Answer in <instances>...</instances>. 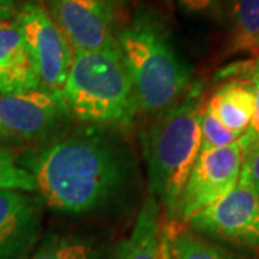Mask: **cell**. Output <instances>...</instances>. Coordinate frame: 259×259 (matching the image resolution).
Returning a JSON list of instances; mask_svg holds the SVG:
<instances>
[{
	"label": "cell",
	"instance_id": "1",
	"mask_svg": "<svg viewBox=\"0 0 259 259\" xmlns=\"http://www.w3.org/2000/svg\"><path fill=\"white\" fill-rule=\"evenodd\" d=\"M52 210L82 214L114 202L134 171L131 150L115 131L88 125L49 141L23 163Z\"/></svg>",
	"mask_w": 259,
	"mask_h": 259
},
{
	"label": "cell",
	"instance_id": "2",
	"mask_svg": "<svg viewBox=\"0 0 259 259\" xmlns=\"http://www.w3.org/2000/svg\"><path fill=\"white\" fill-rule=\"evenodd\" d=\"M139 111H164L192 87V69L175 47L166 25L153 12L137 10L117 32Z\"/></svg>",
	"mask_w": 259,
	"mask_h": 259
},
{
	"label": "cell",
	"instance_id": "3",
	"mask_svg": "<svg viewBox=\"0 0 259 259\" xmlns=\"http://www.w3.org/2000/svg\"><path fill=\"white\" fill-rule=\"evenodd\" d=\"M202 85L194 83L180 101L158 112L141 134L148 193L166 209L168 221L176 216L182 190L202 148Z\"/></svg>",
	"mask_w": 259,
	"mask_h": 259
},
{
	"label": "cell",
	"instance_id": "4",
	"mask_svg": "<svg viewBox=\"0 0 259 259\" xmlns=\"http://www.w3.org/2000/svg\"><path fill=\"white\" fill-rule=\"evenodd\" d=\"M62 98L69 115L90 125H128L139 112L118 45L104 51H74Z\"/></svg>",
	"mask_w": 259,
	"mask_h": 259
},
{
	"label": "cell",
	"instance_id": "5",
	"mask_svg": "<svg viewBox=\"0 0 259 259\" xmlns=\"http://www.w3.org/2000/svg\"><path fill=\"white\" fill-rule=\"evenodd\" d=\"M16 22L22 32L40 88L62 95L74 49L58 28L47 9L28 0L18 13Z\"/></svg>",
	"mask_w": 259,
	"mask_h": 259
},
{
	"label": "cell",
	"instance_id": "6",
	"mask_svg": "<svg viewBox=\"0 0 259 259\" xmlns=\"http://www.w3.org/2000/svg\"><path fill=\"white\" fill-rule=\"evenodd\" d=\"M242 161L241 141L223 148L200 150L180 194L175 219L187 223L196 213L229 193L239 182Z\"/></svg>",
	"mask_w": 259,
	"mask_h": 259
},
{
	"label": "cell",
	"instance_id": "7",
	"mask_svg": "<svg viewBox=\"0 0 259 259\" xmlns=\"http://www.w3.org/2000/svg\"><path fill=\"white\" fill-rule=\"evenodd\" d=\"M197 233L246 248H259V197L239 179L229 193L189 221Z\"/></svg>",
	"mask_w": 259,
	"mask_h": 259
},
{
	"label": "cell",
	"instance_id": "8",
	"mask_svg": "<svg viewBox=\"0 0 259 259\" xmlns=\"http://www.w3.org/2000/svg\"><path fill=\"white\" fill-rule=\"evenodd\" d=\"M69 117L62 95L44 88L0 93L2 137L37 141L48 139Z\"/></svg>",
	"mask_w": 259,
	"mask_h": 259
},
{
	"label": "cell",
	"instance_id": "9",
	"mask_svg": "<svg viewBox=\"0 0 259 259\" xmlns=\"http://www.w3.org/2000/svg\"><path fill=\"white\" fill-rule=\"evenodd\" d=\"M51 16L74 51L115 48L114 12L110 0H48Z\"/></svg>",
	"mask_w": 259,
	"mask_h": 259
},
{
	"label": "cell",
	"instance_id": "10",
	"mask_svg": "<svg viewBox=\"0 0 259 259\" xmlns=\"http://www.w3.org/2000/svg\"><path fill=\"white\" fill-rule=\"evenodd\" d=\"M44 200L19 190H0V259H22L42 229Z\"/></svg>",
	"mask_w": 259,
	"mask_h": 259
},
{
	"label": "cell",
	"instance_id": "11",
	"mask_svg": "<svg viewBox=\"0 0 259 259\" xmlns=\"http://www.w3.org/2000/svg\"><path fill=\"white\" fill-rule=\"evenodd\" d=\"M40 88L16 20L0 22V93Z\"/></svg>",
	"mask_w": 259,
	"mask_h": 259
},
{
	"label": "cell",
	"instance_id": "12",
	"mask_svg": "<svg viewBox=\"0 0 259 259\" xmlns=\"http://www.w3.org/2000/svg\"><path fill=\"white\" fill-rule=\"evenodd\" d=\"M253 105L255 93L252 82L235 79L219 87L204 108L226 128L243 136L253 117Z\"/></svg>",
	"mask_w": 259,
	"mask_h": 259
},
{
	"label": "cell",
	"instance_id": "13",
	"mask_svg": "<svg viewBox=\"0 0 259 259\" xmlns=\"http://www.w3.org/2000/svg\"><path fill=\"white\" fill-rule=\"evenodd\" d=\"M160 232V204L148 193L130 238L121 243L117 259H158Z\"/></svg>",
	"mask_w": 259,
	"mask_h": 259
},
{
	"label": "cell",
	"instance_id": "14",
	"mask_svg": "<svg viewBox=\"0 0 259 259\" xmlns=\"http://www.w3.org/2000/svg\"><path fill=\"white\" fill-rule=\"evenodd\" d=\"M229 54H259V0H232Z\"/></svg>",
	"mask_w": 259,
	"mask_h": 259
},
{
	"label": "cell",
	"instance_id": "15",
	"mask_svg": "<svg viewBox=\"0 0 259 259\" xmlns=\"http://www.w3.org/2000/svg\"><path fill=\"white\" fill-rule=\"evenodd\" d=\"M29 259H104L91 239L78 235H51Z\"/></svg>",
	"mask_w": 259,
	"mask_h": 259
},
{
	"label": "cell",
	"instance_id": "16",
	"mask_svg": "<svg viewBox=\"0 0 259 259\" xmlns=\"http://www.w3.org/2000/svg\"><path fill=\"white\" fill-rule=\"evenodd\" d=\"M170 235V246L173 259H238L222 248L204 241L196 233L187 231L171 232Z\"/></svg>",
	"mask_w": 259,
	"mask_h": 259
},
{
	"label": "cell",
	"instance_id": "17",
	"mask_svg": "<svg viewBox=\"0 0 259 259\" xmlns=\"http://www.w3.org/2000/svg\"><path fill=\"white\" fill-rule=\"evenodd\" d=\"M0 190L36 192L35 179L23 166H19L9 150L0 147Z\"/></svg>",
	"mask_w": 259,
	"mask_h": 259
},
{
	"label": "cell",
	"instance_id": "18",
	"mask_svg": "<svg viewBox=\"0 0 259 259\" xmlns=\"http://www.w3.org/2000/svg\"><path fill=\"white\" fill-rule=\"evenodd\" d=\"M200 136H202V148H223L239 141L242 136H238L213 117L203 107L200 114Z\"/></svg>",
	"mask_w": 259,
	"mask_h": 259
},
{
	"label": "cell",
	"instance_id": "19",
	"mask_svg": "<svg viewBox=\"0 0 259 259\" xmlns=\"http://www.w3.org/2000/svg\"><path fill=\"white\" fill-rule=\"evenodd\" d=\"M246 72L249 74V81L253 85L255 93V105H253V117L250 121L248 131L242 136L239 141L243 148V153L250 147H255L259 144V58L253 62H248Z\"/></svg>",
	"mask_w": 259,
	"mask_h": 259
},
{
	"label": "cell",
	"instance_id": "20",
	"mask_svg": "<svg viewBox=\"0 0 259 259\" xmlns=\"http://www.w3.org/2000/svg\"><path fill=\"white\" fill-rule=\"evenodd\" d=\"M239 179L246 182L259 197V144L243 153Z\"/></svg>",
	"mask_w": 259,
	"mask_h": 259
},
{
	"label": "cell",
	"instance_id": "21",
	"mask_svg": "<svg viewBox=\"0 0 259 259\" xmlns=\"http://www.w3.org/2000/svg\"><path fill=\"white\" fill-rule=\"evenodd\" d=\"M221 0H176L180 9L189 15H212L218 10Z\"/></svg>",
	"mask_w": 259,
	"mask_h": 259
},
{
	"label": "cell",
	"instance_id": "22",
	"mask_svg": "<svg viewBox=\"0 0 259 259\" xmlns=\"http://www.w3.org/2000/svg\"><path fill=\"white\" fill-rule=\"evenodd\" d=\"M16 15L15 0H0V20H9Z\"/></svg>",
	"mask_w": 259,
	"mask_h": 259
},
{
	"label": "cell",
	"instance_id": "23",
	"mask_svg": "<svg viewBox=\"0 0 259 259\" xmlns=\"http://www.w3.org/2000/svg\"><path fill=\"white\" fill-rule=\"evenodd\" d=\"M0 139H2V134H0Z\"/></svg>",
	"mask_w": 259,
	"mask_h": 259
},
{
	"label": "cell",
	"instance_id": "24",
	"mask_svg": "<svg viewBox=\"0 0 259 259\" xmlns=\"http://www.w3.org/2000/svg\"><path fill=\"white\" fill-rule=\"evenodd\" d=\"M0 22H2V20H0Z\"/></svg>",
	"mask_w": 259,
	"mask_h": 259
}]
</instances>
